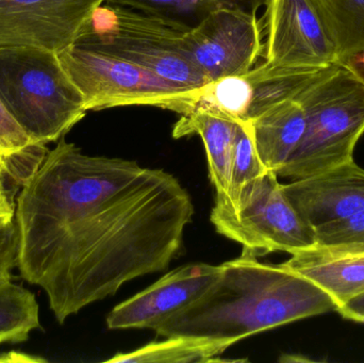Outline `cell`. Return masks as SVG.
Segmentation results:
<instances>
[{"label": "cell", "instance_id": "6da1fadb", "mask_svg": "<svg viewBox=\"0 0 364 363\" xmlns=\"http://www.w3.org/2000/svg\"><path fill=\"white\" fill-rule=\"evenodd\" d=\"M193 215L174 175L85 155L63 136L17 196V268L64 324L125 283L168 270Z\"/></svg>", "mask_w": 364, "mask_h": 363}, {"label": "cell", "instance_id": "7a4b0ae2", "mask_svg": "<svg viewBox=\"0 0 364 363\" xmlns=\"http://www.w3.org/2000/svg\"><path fill=\"white\" fill-rule=\"evenodd\" d=\"M220 277L197 302L155 330L232 347L237 341L279 326L337 310L333 298L301 275L258 261L243 251L220 264Z\"/></svg>", "mask_w": 364, "mask_h": 363}, {"label": "cell", "instance_id": "3957f363", "mask_svg": "<svg viewBox=\"0 0 364 363\" xmlns=\"http://www.w3.org/2000/svg\"><path fill=\"white\" fill-rule=\"evenodd\" d=\"M0 100L36 144L58 142L87 112L58 53L36 47L0 48Z\"/></svg>", "mask_w": 364, "mask_h": 363}, {"label": "cell", "instance_id": "277c9868", "mask_svg": "<svg viewBox=\"0 0 364 363\" xmlns=\"http://www.w3.org/2000/svg\"><path fill=\"white\" fill-rule=\"evenodd\" d=\"M296 100L305 111V134L278 177L296 180L354 160L364 134L363 81L338 64Z\"/></svg>", "mask_w": 364, "mask_h": 363}, {"label": "cell", "instance_id": "5b68a950", "mask_svg": "<svg viewBox=\"0 0 364 363\" xmlns=\"http://www.w3.org/2000/svg\"><path fill=\"white\" fill-rule=\"evenodd\" d=\"M182 36L183 32L144 13L107 4L94 11L74 43L142 66L183 87H203L208 80L186 57Z\"/></svg>", "mask_w": 364, "mask_h": 363}, {"label": "cell", "instance_id": "8992f818", "mask_svg": "<svg viewBox=\"0 0 364 363\" xmlns=\"http://www.w3.org/2000/svg\"><path fill=\"white\" fill-rule=\"evenodd\" d=\"M211 222L218 234L257 257L274 251L294 255L316 244V229L295 210L272 170L244 187L232 206L215 202Z\"/></svg>", "mask_w": 364, "mask_h": 363}, {"label": "cell", "instance_id": "52a82bcc", "mask_svg": "<svg viewBox=\"0 0 364 363\" xmlns=\"http://www.w3.org/2000/svg\"><path fill=\"white\" fill-rule=\"evenodd\" d=\"M70 80L90 110L126 106H151L184 114L190 87L168 80L121 58L70 45L58 53Z\"/></svg>", "mask_w": 364, "mask_h": 363}, {"label": "cell", "instance_id": "ba28073f", "mask_svg": "<svg viewBox=\"0 0 364 363\" xmlns=\"http://www.w3.org/2000/svg\"><path fill=\"white\" fill-rule=\"evenodd\" d=\"M182 44L186 57L208 82L245 74L263 53L257 15L237 10L210 15L198 27L183 32Z\"/></svg>", "mask_w": 364, "mask_h": 363}, {"label": "cell", "instance_id": "9c48e42d", "mask_svg": "<svg viewBox=\"0 0 364 363\" xmlns=\"http://www.w3.org/2000/svg\"><path fill=\"white\" fill-rule=\"evenodd\" d=\"M265 62L288 67L337 63L335 38L311 0H267Z\"/></svg>", "mask_w": 364, "mask_h": 363}, {"label": "cell", "instance_id": "30bf717a", "mask_svg": "<svg viewBox=\"0 0 364 363\" xmlns=\"http://www.w3.org/2000/svg\"><path fill=\"white\" fill-rule=\"evenodd\" d=\"M105 0H0V48L61 53L74 44Z\"/></svg>", "mask_w": 364, "mask_h": 363}, {"label": "cell", "instance_id": "8fae6325", "mask_svg": "<svg viewBox=\"0 0 364 363\" xmlns=\"http://www.w3.org/2000/svg\"><path fill=\"white\" fill-rule=\"evenodd\" d=\"M220 266H181L121 303L107 317L109 330H156L166 320L203 298L220 275Z\"/></svg>", "mask_w": 364, "mask_h": 363}, {"label": "cell", "instance_id": "7c38bea8", "mask_svg": "<svg viewBox=\"0 0 364 363\" xmlns=\"http://www.w3.org/2000/svg\"><path fill=\"white\" fill-rule=\"evenodd\" d=\"M295 210L312 228L352 217L364 209V170L354 160L282 185Z\"/></svg>", "mask_w": 364, "mask_h": 363}, {"label": "cell", "instance_id": "4fadbf2b", "mask_svg": "<svg viewBox=\"0 0 364 363\" xmlns=\"http://www.w3.org/2000/svg\"><path fill=\"white\" fill-rule=\"evenodd\" d=\"M280 266L324 290L337 309L364 292V255H335L310 249L294 254Z\"/></svg>", "mask_w": 364, "mask_h": 363}, {"label": "cell", "instance_id": "5bb4252c", "mask_svg": "<svg viewBox=\"0 0 364 363\" xmlns=\"http://www.w3.org/2000/svg\"><path fill=\"white\" fill-rule=\"evenodd\" d=\"M252 126L261 161L278 174L303 140L305 111L296 99L287 100L257 117Z\"/></svg>", "mask_w": 364, "mask_h": 363}, {"label": "cell", "instance_id": "9a60e30c", "mask_svg": "<svg viewBox=\"0 0 364 363\" xmlns=\"http://www.w3.org/2000/svg\"><path fill=\"white\" fill-rule=\"evenodd\" d=\"M237 121L203 109L182 114L173 129V138L198 134L205 145L209 175L216 195L227 193Z\"/></svg>", "mask_w": 364, "mask_h": 363}, {"label": "cell", "instance_id": "2e32d148", "mask_svg": "<svg viewBox=\"0 0 364 363\" xmlns=\"http://www.w3.org/2000/svg\"><path fill=\"white\" fill-rule=\"evenodd\" d=\"M144 13L164 25L188 32L220 10H237L257 15L267 0H105Z\"/></svg>", "mask_w": 364, "mask_h": 363}, {"label": "cell", "instance_id": "e0dca14e", "mask_svg": "<svg viewBox=\"0 0 364 363\" xmlns=\"http://www.w3.org/2000/svg\"><path fill=\"white\" fill-rule=\"evenodd\" d=\"M40 308L36 296L11 281L0 277V345L21 343L41 328Z\"/></svg>", "mask_w": 364, "mask_h": 363}, {"label": "cell", "instance_id": "ac0fdd59", "mask_svg": "<svg viewBox=\"0 0 364 363\" xmlns=\"http://www.w3.org/2000/svg\"><path fill=\"white\" fill-rule=\"evenodd\" d=\"M228 349L222 343L184 337H168L164 341L149 343L130 353L117 354L107 362H210Z\"/></svg>", "mask_w": 364, "mask_h": 363}, {"label": "cell", "instance_id": "d6986e66", "mask_svg": "<svg viewBox=\"0 0 364 363\" xmlns=\"http://www.w3.org/2000/svg\"><path fill=\"white\" fill-rule=\"evenodd\" d=\"M326 21L339 58L364 49V0H311Z\"/></svg>", "mask_w": 364, "mask_h": 363}, {"label": "cell", "instance_id": "ffe728a7", "mask_svg": "<svg viewBox=\"0 0 364 363\" xmlns=\"http://www.w3.org/2000/svg\"><path fill=\"white\" fill-rule=\"evenodd\" d=\"M267 172L269 170L257 151L252 123L237 121L228 191L223 195H216L215 202L232 206L242 189Z\"/></svg>", "mask_w": 364, "mask_h": 363}, {"label": "cell", "instance_id": "44dd1931", "mask_svg": "<svg viewBox=\"0 0 364 363\" xmlns=\"http://www.w3.org/2000/svg\"><path fill=\"white\" fill-rule=\"evenodd\" d=\"M314 249L335 255H364V209L352 217L316 228Z\"/></svg>", "mask_w": 364, "mask_h": 363}, {"label": "cell", "instance_id": "7402d4cb", "mask_svg": "<svg viewBox=\"0 0 364 363\" xmlns=\"http://www.w3.org/2000/svg\"><path fill=\"white\" fill-rule=\"evenodd\" d=\"M32 144L36 143L32 142L0 100V156L9 157L16 155Z\"/></svg>", "mask_w": 364, "mask_h": 363}, {"label": "cell", "instance_id": "603a6c76", "mask_svg": "<svg viewBox=\"0 0 364 363\" xmlns=\"http://www.w3.org/2000/svg\"><path fill=\"white\" fill-rule=\"evenodd\" d=\"M19 237L14 217H0V277L11 276L18 264Z\"/></svg>", "mask_w": 364, "mask_h": 363}, {"label": "cell", "instance_id": "cb8c5ba5", "mask_svg": "<svg viewBox=\"0 0 364 363\" xmlns=\"http://www.w3.org/2000/svg\"><path fill=\"white\" fill-rule=\"evenodd\" d=\"M9 183H13V180L6 170V164H4L1 156H0V213L8 215V217H14L16 202L14 200V194H13L12 190L9 188Z\"/></svg>", "mask_w": 364, "mask_h": 363}, {"label": "cell", "instance_id": "d4e9b609", "mask_svg": "<svg viewBox=\"0 0 364 363\" xmlns=\"http://www.w3.org/2000/svg\"><path fill=\"white\" fill-rule=\"evenodd\" d=\"M337 311L346 319L364 323V292L344 303Z\"/></svg>", "mask_w": 364, "mask_h": 363}, {"label": "cell", "instance_id": "484cf974", "mask_svg": "<svg viewBox=\"0 0 364 363\" xmlns=\"http://www.w3.org/2000/svg\"><path fill=\"white\" fill-rule=\"evenodd\" d=\"M337 63L350 70L364 83V49L342 55Z\"/></svg>", "mask_w": 364, "mask_h": 363}, {"label": "cell", "instance_id": "4316f807", "mask_svg": "<svg viewBox=\"0 0 364 363\" xmlns=\"http://www.w3.org/2000/svg\"><path fill=\"white\" fill-rule=\"evenodd\" d=\"M0 362H46V360L19 352H9L0 354Z\"/></svg>", "mask_w": 364, "mask_h": 363}, {"label": "cell", "instance_id": "83f0119b", "mask_svg": "<svg viewBox=\"0 0 364 363\" xmlns=\"http://www.w3.org/2000/svg\"><path fill=\"white\" fill-rule=\"evenodd\" d=\"M0 217H8V215H2V213H0Z\"/></svg>", "mask_w": 364, "mask_h": 363}]
</instances>
